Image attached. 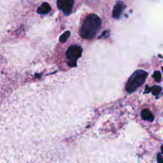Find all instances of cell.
<instances>
[{
  "instance_id": "6da1fadb",
  "label": "cell",
  "mask_w": 163,
  "mask_h": 163,
  "mask_svg": "<svg viewBox=\"0 0 163 163\" xmlns=\"http://www.w3.org/2000/svg\"><path fill=\"white\" fill-rule=\"evenodd\" d=\"M101 19L96 14L88 16L82 24L80 35L85 40H92L96 37L101 27Z\"/></svg>"
},
{
  "instance_id": "7a4b0ae2",
  "label": "cell",
  "mask_w": 163,
  "mask_h": 163,
  "mask_svg": "<svg viewBox=\"0 0 163 163\" xmlns=\"http://www.w3.org/2000/svg\"><path fill=\"white\" fill-rule=\"evenodd\" d=\"M148 73L142 70L135 71L129 78L126 85V90L128 93H133L145 83Z\"/></svg>"
},
{
  "instance_id": "3957f363",
  "label": "cell",
  "mask_w": 163,
  "mask_h": 163,
  "mask_svg": "<svg viewBox=\"0 0 163 163\" xmlns=\"http://www.w3.org/2000/svg\"><path fill=\"white\" fill-rule=\"evenodd\" d=\"M82 49L79 45H73L68 47L66 52V56L68 60V64L70 67H75L78 59L82 56Z\"/></svg>"
},
{
  "instance_id": "277c9868",
  "label": "cell",
  "mask_w": 163,
  "mask_h": 163,
  "mask_svg": "<svg viewBox=\"0 0 163 163\" xmlns=\"http://www.w3.org/2000/svg\"><path fill=\"white\" fill-rule=\"evenodd\" d=\"M75 0H57V8L66 16H69L72 12Z\"/></svg>"
},
{
  "instance_id": "5b68a950",
  "label": "cell",
  "mask_w": 163,
  "mask_h": 163,
  "mask_svg": "<svg viewBox=\"0 0 163 163\" xmlns=\"http://www.w3.org/2000/svg\"><path fill=\"white\" fill-rule=\"evenodd\" d=\"M126 8V5L122 1H117L113 6L112 11V16L115 19H119L121 16L122 13Z\"/></svg>"
},
{
  "instance_id": "8992f818",
  "label": "cell",
  "mask_w": 163,
  "mask_h": 163,
  "mask_svg": "<svg viewBox=\"0 0 163 163\" xmlns=\"http://www.w3.org/2000/svg\"><path fill=\"white\" fill-rule=\"evenodd\" d=\"M51 11L50 5L47 2L43 3L37 9V13L40 15H46Z\"/></svg>"
},
{
  "instance_id": "52a82bcc",
  "label": "cell",
  "mask_w": 163,
  "mask_h": 163,
  "mask_svg": "<svg viewBox=\"0 0 163 163\" xmlns=\"http://www.w3.org/2000/svg\"><path fill=\"white\" fill-rule=\"evenodd\" d=\"M141 118L145 120L152 122L154 119V117L152 113L148 109H145L143 110L141 113Z\"/></svg>"
},
{
  "instance_id": "ba28073f",
  "label": "cell",
  "mask_w": 163,
  "mask_h": 163,
  "mask_svg": "<svg viewBox=\"0 0 163 163\" xmlns=\"http://www.w3.org/2000/svg\"><path fill=\"white\" fill-rule=\"evenodd\" d=\"M70 35V32L69 31H65L63 34L61 35V36L59 38V42L61 43H64L66 42L67 40L68 39Z\"/></svg>"
},
{
  "instance_id": "9c48e42d",
  "label": "cell",
  "mask_w": 163,
  "mask_h": 163,
  "mask_svg": "<svg viewBox=\"0 0 163 163\" xmlns=\"http://www.w3.org/2000/svg\"><path fill=\"white\" fill-rule=\"evenodd\" d=\"M162 91V87L159 85H155L151 87V92L154 96H158Z\"/></svg>"
},
{
  "instance_id": "30bf717a",
  "label": "cell",
  "mask_w": 163,
  "mask_h": 163,
  "mask_svg": "<svg viewBox=\"0 0 163 163\" xmlns=\"http://www.w3.org/2000/svg\"><path fill=\"white\" fill-rule=\"evenodd\" d=\"M152 77L154 78V79L155 80L156 82H158V83L160 82L161 81V78H162L161 72L159 71H154L152 75Z\"/></svg>"
},
{
  "instance_id": "8fae6325",
  "label": "cell",
  "mask_w": 163,
  "mask_h": 163,
  "mask_svg": "<svg viewBox=\"0 0 163 163\" xmlns=\"http://www.w3.org/2000/svg\"><path fill=\"white\" fill-rule=\"evenodd\" d=\"M157 160H158V163H163V158L162 157V155H161V154H158Z\"/></svg>"
},
{
  "instance_id": "7c38bea8",
  "label": "cell",
  "mask_w": 163,
  "mask_h": 163,
  "mask_svg": "<svg viewBox=\"0 0 163 163\" xmlns=\"http://www.w3.org/2000/svg\"><path fill=\"white\" fill-rule=\"evenodd\" d=\"M151 92V88L149 87L148 85H146L145 86V90L144 93L148 94V93H150Z\"/></svg>"
},
{
  "instance_id": "4fadbf2b",
  "label": "cell",
  "mask_w": 163,
  "mask_h": 163,
  "mask_svg": "<svg viewBox=\"0 0 163 163\" xmlns=\"http://www.w3.org/2000/svg\"><path fill=\"white\" fill-rule=\"evenodd\" d=\"M108 35H109V31H105V32H103V33L102 34V35H101L100 38H102V37H106L108 36Z\"/></svg>"
},
{
  "instance_id": "5bb4252c",
  "label": "cell",
  "mask_w": 163,
  "mask_h": 163,
  "mask_svg": "<svg viewBox=\"0 0 163 163\" xmlns=\"http://www.w3.org/2000/svg\"><path fill=\"white\" fill-rule=\"evenodd\" d=\"M161 152H162V154H163V145H162V146H161Z\"/></svg>"
},
{
  "instance_id": "9a60e30c",
  "label": "cell",
  "mask_w": 163,
  "mask_h": 163,
  "mask_svg": "<svg viewBox=\"0 0 163 163\" xmlns=\"http://www.w3.org/2000/svg\"><path fill=\"white\" fill-rule=\"evenodd\" d=\"M162 71H163V67H162Z\"/></svg>"
}]
</instances>
